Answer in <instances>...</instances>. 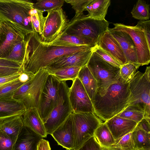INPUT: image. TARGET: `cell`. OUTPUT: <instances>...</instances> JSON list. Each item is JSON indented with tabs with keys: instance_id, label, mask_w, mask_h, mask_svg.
<instances>
[{
	"instance_id": "cell-8",
	"label": "cell",
	"mask_w": 150,
	"mask_h": 150,
	"mask_svg": "<svg viewBox=\"0 0 150 150\" xmlns=\"http://www.w3.org/2000/svg\"><path fill=\"white\" fill-rule=\"evenodd\" d=\"M72 113L74 140L73 150H78L94 136L96 130L103 122L94 112Z\"/></svg>"
},
{
	"instance_id": "cell-27",
	"label": "cell",
	"mask_w": 150,
	"mask_h": 150,
	"mask_svg": "<svg viewBox=\"0 0 150 150\" xmlns=\"http://www.w3.org/2000/svg\"><path fill=\"white\" fill-rule=\"evenodd\" d=\"M33 76L30 73L23 72L18 79L0 86V98L13 96L14 91Z\"/></svg>"
},
{
	"instance_id": "cell-36",
	"label": "cell",
	"mask_w": 150,
	"mask_h": 150,
	"mask_svg": "<svg viewBox=\"0 0 150 150\" xmlns=\"http://www.w3.org/2000/svg\"><path fill=\"white\" fill-rule=\"evenodd\" d=\"M117 150H134V144L132 136V132L122 137L110 147Z\"/></svg>"
},
{
	"instance_id": "cell-12",
	"label": "cell",
	"mask_w": 150,
	"mask_h": 150,
	"mask_svg": "<svg viewBox=\"0 0 150 150\" xmlns=\"http://www.w3.org/2000/svg\"><path fill=\"white\" fill-rule=\"evenodd\" d=\"M46 17L44 29L40 36L43 42L47 43L59 36L69 22L62 8L47 12Z\"/></svg>"
},
{
	"instance_id": "cell-5",
	"label": "cell",
	"mask_w": 150,
	"mask_h": 150,
	"mask_svg": "<svg viewBox=\"0 0 150 150\" xmlns=\"http://www.w3.org/2000/svg\"><path fill=\"white\" fill-rule=\"evenodd\" d=\"M86 66L96 81V93L101 96L110 85L117 82L120 77V68L104 60L94 50Z\"/></svg>"
},
{
	"instance_id": "cell-18",
	"label": "cell",
	"mask_w": 150,
	"mask_h": 150,
	"mask_svg": "<svg viewBox=\"0 0 150 150\" xmlns=\"http://www.w3.org/2000/svg\"><path fill=\"white\" fill-rule=\"evenodd\" d=\"M96 46L110 55L121 66L127 63L126 59L120 45L108 30L103 34Z\"/></svg>"
},
{
	"instance_id": "cell-28",
	"label": "cell",
	"mask_w": 150,
	"mask_h": 150,
	"mask_svg": "<svg viewBox=\"0 0 150 150\" xmlns=\"http://www.w3.org/2000/svg\"><path fill=\"white\" fill-rule=\"evenodd\" d=\"M81 67H72L59 69L46 68L49 73L54 76L59 81L67 80L73 81L77 77L79 71Z\"/></svg>"
},
{
	"instance_id": "cell-26",
	"label": "cell",
	"mask_w": 150,
	"mask_h": 150,
	"mask_svg": "<svg viewBox=\"0 0 150 150\" xmlns=\"http://www.w3.org/2000/svg\"><path fill=\"white\" fill-rule=\"evenodd\" d=\"M77 77L92 100L96 93L97 87L96 81L86 65L81 68Z\"/></svg>"
},
{
	"instance_id": "cell-44",
	"label": "cell",
	"mask_w": 150,
	"mask_h": 150,
	"mask_svg": "<svg viewBox=\"0 0 150 150\" xmlns=\"http://www.w3.org/2000/svg\"><path fill=\"white\" fill-rule=\"evenodd\" d=\"M0 67L14 68H21V65L13 61L6 58H0Z\"/></svg>"
},
{
	"instance_id": "cell-23",
	"label": "cell",
	"mask_w": 150,
	"mask_h": 150,
	"mask_svg": "<svg viewBox=\"0 0 150 150\" xmlns=\"http://www.w3.org/2000/svg\"><path fill=\"white\" fill-rule=\"evenodd\" d=\"M24 125L23 115L9 117L0 120V131L16 139Z\"/></svg>"
},
{
	"instance_id": "cell-2",
	"label": "cell",
	"mask_w": 150,
	"mask_h": 150,
	"mask_svg": "<svg viewBox=\"0 0 150 150\" xmlns=\"http://www.w3.org/2000/svg\"><path fill=\"white\" fill-rule=\"evenodd\" d=\"M130 96L129 83L120 76L117 82L110 85L103 95L96 93L91 100L93 112L105 122L118 114L129 105Z\"/></svg>"
},
{
	"instance_id": "cell-38",
	"label": "cell",
	"mask_w": 150,
	"mask_h": 150,
	"mask_svg": "<svg viewBox=\"0 0 150 150\" xmlns=\"http://www.w3.org/2000/svg\"><path fill=\"white\" fill-rule=\"evenodd\" d=\"M92 0H64L65 2L70 4L74 10L76 16L83 13L86 6Z\"/></svg>"
},
{
	"instance_id": "cell-22",
	"label": "cell",
	"mask_w": 150,
	"mask_h": 150,
	"mask_svg": "<svg viewBox=\"0 0 150 150\" xmlns=\"http://www.w3.org/2000/svg\"><path fill=\"white\" fill-rule=\"evenodd\" d=\"M26 110L23 104L13 96L0 98V120L14 116L23 115Z\"/></svg>"
},
{
	"instance_id": "cell-14",
	"label": "cell",
	"mask_w": 150,
	"mask_h": 150,
	"mask_svg": "<svg viewBox=\"0 0 150 150\" xmlns=\"http://www.w3.org/2000/svg\"><path fill=\"white\" fill-rule=\"evenodd\" d=\"M25 36L7 23L0 21V58L7 57L13 45L24 40Z\"/></svg>"
},
{
	"instance_id": "cell-33",
	"label": "cell",
	"mask_w": 150,
	"mask_h": 150,
	"mask_svg": "<svg viewBox=\"0 0 150 150\" xmlns=\"http://www.w3.org/2000/svg\"><path fill=\"white\" fill-rule=\"evenodd\" d=\"M65 2L64 0H38L33 3V8L43 12H48L61 8Z\"/></svg>"
},
{
	"instance_id": "cell-47",
	"label": "cell",
	"mask_w": 150,
	"mask_h": 150,
	"mask_svg": "<svg viewBox=\"0 0 150 150\" xmlns=\"http://www.w3.org/2000/svg\"><path fill=\"white\" fill-rule=\"evenodd\" d=\"M49 142L42 138L39 142L37 146V150H51Z\"/></svg>"
},
{
	"instance_id": "cell-4",
	"label": "cell",
	"mask_w": 150,
	"mask_h": 150,
	"mask_svg": "<svg viewBox=\"0 0 150 150\" xmlns=\"http://www.w3.org/2000/svg\"><path fill=\"white\" fill-rule=\"evenodd\" d=\"M109 25L105 19H95L83 13L74 16L62 33L84 38L97 45L103 34L108 30Z\"/></svg>"
},
{
	"instance_id": "cell-41",
	"label": "cell",
	"mask_w": 150,
	"mask_h": 150,
	"mask_svg": "<svg viewBox=\"0 0 150 150\" xmlns=\"http://www.w3.org/2000/svg\"><path fill=\"white\" fill-rule=\"evenodd\" d=\"M135 26L143 32L149 47H150V21H139Z\"/></svg>"
},
{
	"instance_id": "cell-45",
	"label": "cell",
	"mask_w": 150,
	"mask_h": 150,
	"mask_svg": "<svg viewBox=\"0 0 150 150\" xmlns=\"http://www.w3.org/2000/svg\"><path fill=\"white\" fill-rule=\"evenodd\" d=\"M23 71L6 76L0 77V86L19 78Z\"/></svg>"
},
{
	"instance_id": "cell-1",
	"label": "cell",
	"mask_w": 150,
	"mask_h": 150,
	"mask_svg": "<svg viewBox=\"0 0 150 150\" xmlns=\"http://www.w3.org/2000/svg\"><path fill=\"white\" fill-rule=\"evenodd\" d=\"M24 40L25 50L21 68L23 71L33 74L41 69L48 67L63 56L91 47L86 45L65 46L46 44L42 41L40 35L35 30L26 35Z\"/></svg>"
},
{
	"instance_id": "cell-46",
	"label": "cell",
	"mask_w": 150,
	"mask_h": 150,
	"mask_svg": "<svg viewBox=\"0 0 150 150\" xmlns=\"http://www.w3.org/2000/svg\"><path fill=\"white\" fill-rule=\"evenodd\" d=\"M136 127L150 133V121L144 118L137 124Z\"/></svg>"
},
{
	"instance_id": "cell-7",
	"label": "cell",
	"mask_w": 150,
	"mask_h": 150,
	"mask_svg": "<svg viewBox=\"0 0 150 150\" xmlns=\"http://www.w3.org/2000/svg\"><path fill=\"white\" fill-rule=\"evenodd\" d=\"M49 74L46 69H40L14 91L13 97L22 102L26 110L37 109L42 90Z\"/></svg>"
},
{
	"instance_id": "cell-32",
	"label": "cell",
	"mask_w": 150,
	"mask_h": 150,
	"mask_svg": "<svg viewBox=\"0 0 150 150\" xmlns=\"http://www.w3.org/2000/svg\"><path fill=\"white\" fill-rule=\"evenodd\" d=\"M117 115L134 121L137 124L144 117V112L137 106L129 105Z\"/></svg>"
},
{
	"instance_id": "cell-11",
	"label": "cell",
	"mask_w": 150,
	"mask_h": 150,
	"mask_svg": "<svg viewBox=\"0 0 150 150\" xmlns=\"http://www.w3.org/2000/svg\"><path fill=\"white\" fill-rule=\"evenodd\" d=\"M112 28L124 31L132 38L135 46L138 64L141 66L148 65L150 62V47L142 30L135 26L120 23H114Z\"/></svg>"
},
{
	"instance_id": "cell-43",
	"label": "cell",
	"mask_w": 150,
	"mask_h": 150,
	"mask_svg": "<svg viewBox=\"0 0 150 150\" xmlns=\"http://www.w3.org/2000/svg\"><path fill=\"white\" fill-rule=\"evenodd\" d=\"M23 71L22 68H14L0 67V77L12 75Z\"/></svg>"
},
{
	"instance_id": "cell-16",
	"label": "cell",
	"mask_w": 150,
	"mask_h": 150,
	"mask_svg": "<svg viewBox=\"0 0 150 150\" xmlns=\"http://www.w3.org/2000/svg\"><path fill=\"white\" fill-rule=\"evenodd\" d=\"M95 48L90 47L63 56L47 68L55 69L72 67H83L87 65Z\"/></svg>"
},
{
	"instance_id": "cell-21",
	"label": "cell",
	"mask_w": 150,
	"mask_h": 150,
	"mask_svg": "<svg viewBox=\"0 0 150 150\" xmlns=\"http://www.w3.org/2000/svg\"><path fill=\"white\" fill-rule=\"evenodd\" d=\"M24 125L42 137H46L47 135L44 123L36 108L25 111L23 115Z\"/></svg>"
},
{
	"instance_id": "cell-13",
	"label": "cell",
	"mask_w": 150,
	"mask_h": 150,
	"mask_svg": "<svg viewBox=\"0 0 150 150\" xmlns=\"http://www.w3.org/2000/svg\"><path fill=\"white\" fill-rule=\"evenodd\" d=\"M72 81L68 92L72 112H93L91 100L79 79L77 77Z\"/></svg>"
},
{
	"instance_id": "cell-29",
	"label": "cell",
	"mask_w": 150,
	"mask_h": 150,
	"mask_svg": "<svg viewBox=\"0 0 150 150\" xmlns=\"http://www.w3.org/2000/svg\"><path fill=\"white\" fill-rule=\"evenodd\" d=\"M94 136L102 147H110L116 142L105 122L102 123L97 128Z\"/></svg>"
},
{
	"instance_id": "cell-48",
	"label": "cell",
	"mask_w": 150,
	"mask_h": 150,
	"mask_svg": "<svg viewBox=\"0 0 150 150\" xmlns=\"http://www.w3.org/2000/svg\"><path fill=\"white\" fill-rule=\"evenodd\" d=\"M102 150H117L110 147H102Z\"/></svg>"
},
{
	"instance_id": "cell-15",
	"label": "cell",
	"mask_w": 150,
	"mask_h": 150,
	"mask_svg": "<svg viewBox=\"0 0 150 150\" xmlns=\"http://www.w3.org/2000/svg\"><path fill=\"white\" fill-rule=\"evenodd\" d=\"M51 135L59 145L67 150H74V140L72 113Z\"/></svg>"
},
{
	"instance_id": "cell-24",
	"label": "cell",
	"mask_w": 150,
	"mask_h": 150,
	"mask_svg": "<svg viewBox=\"0 0 150 150\" xmlns=\"http://www.w3.org/2000/svg\"><path fill=\"white\" fill-rule=\"evenodd\" d=\"M46 44L65 46L86 45L93 48L96 46V43L93 41L81 37L62 33L52 41Z\"/></svg>"
},
{
	"instance_id": "cell-9",
	"label": "cell",
	"mask_w": 150,
	"mask_h": 150,
	"mask_svg": "<svg viewBox=\"0 0 150 150\" xmlns=\"http://www.w3.org/2000/svg\"><path fill=\"white\" fill-rule=\"evenodd\" d=\"M69 88L66 81L59 82L56 104L44 123L47 134H51L72 113L68 96Z\"/></svg>"
},
{
	"instance_id": "cell-30",
	"label": "cell",
	"mask_w": 150,
	"mask_h": 150,
	"mask_svg": "<svg viewBox=\"0 0 150 150\" xmlns=\"http://www.w3.org/2000/svg\"><path fill=\"white\" fill-rule=\"evenodd\" d=\"M134 149L150 150V133L135 127L132 132Z\"/></svg>"
},
{
	"instance_id": "cell-10",
	"label": "cell",
	"mask_w": 150,
	"mask_h": 150,
	"mask_svg": "<svg viewBox=\"0 0 150 150\" xmlns=\"http://www.w3.org/2000/svg\"><path fill=\"white\" fill-rule=\"evenodd\" d=\"M59 82L53 75L49 74L42 90L37 110L44 123L56 104Z\"/></svg>"
},
{
	"instance_id": "cell-6",
	"label": "cell",
	"mask_w": 150,
	"mask_h": 150,
	"mask_svg": "<svg viewBox=\"0 0 150 150\" xmlns=\"http://www.w3.org/2000/svg\"><path fill=\"white\" fill-rule=\"evenodd\" d=\"M129 84L130 93L129 105L136 106L143 110L144 118L150 121V67H146L144 73L136 72Z\"/></svg>"
},
{
	"instance_id": "cell-25",
	"label": "cell",
	"mask_w": 150,
	"mask_h": 150,
	"mask_svg": "<svg viewBox=\"0 0 150 150\" xmlns=\"http://www.w3.org/2000/svg\"><path fill=\"white\" fill-rule=\"evenodd\" d=\"M110 4V0H92L85 7L87 15L90 18L97 20L105 19L108 8Z\"/></svg>"
},
{
	"instance_id": "cell-19",
	"label": "cell",
	"mask_w": 150,
	"mask_h": 150,
	"mask_svg": "<svg viewBox=\"0 0 150 150\" xmlns=\"http://www.w3.org/2000/svg\"><path fill=\"white\" fill-rule=\"evenodd\" d=\"M105 122L116 141L132 132L137 124L134 121L117 115Z\"/></svg>"
},
{
	"instance_id": "cell-40",
	"label": "cell",
	"mask_w": 150,
	"mask_h": 150,
	"mask_svg": "<svg viewBox=\"0 0 150 150\" xmlns=\"http://www.w3.org/2000/svg\"><path fill=\"white\" fill-rule=\"evenodd\" d=\"M94 51L102 59L115 66L120 68L121 66L113 57L101 49L96 46Z\"/></svg>"
},
{
	"instance_id": "cell-39",
	"label": "cell",
	"mask_w": 150,
	"mask_h": 150,
	"mask_svg": "<svg viewBox=\"0 0 150 150\" xmlns=\"http://www.w3.org/2000/svg\"><path fill=\"white\" fill-rule=\"evenodd\" d=\"M16 140L0 131V150H13Z\"/></svg>"
},
{
	"instance_id": "cell-37",
	"label": "cell",
	"mask_w": 150,
	"mask_h": 150,
	"mask_svg": "<svg viewBox=\"0 0 150 150\" xmlns=\"http://www.w3.org/2000/svg\"><path fill=\"white\" fill-rule=\"evenodd\" d=\"M137 69L132 64L126 63L120 67V76L127 83H129L136 73Z\"/></svg>"
},
{
	"instance_id": "cell-49",
	"label": "cell",
	"mask_w": 150,
	"mask_h": 150,
	"mask_svg": "<svg viewBox=\"0 0 150 150\" xmlns=\"http://www.w3.org/2000/svg\"><path fill=\"white\" fill-rule=\"evenodd\" d=\"M134 150H138L136 149H134Z\"/></svg>"
},
{
	"instance_id": "cell-35",
	"label": "cell",
	"mask_w": 150,
	"mask_h": 150,
	"mask_svg": "<svg viewBox=\"0 0 150 150\" xmlns=\"http://www.w3.org/2000/svg\"><path fill=\"white\" fill-rule=\"evenodd\" d=\"M25 50L24 40L13 45L9 55L6 59L18 62L21 65L23 61Z\"/></svg>"
},
{
	"instance_id": "cell-3",
	"label": "cell",
	"mask_w": 150,
	"mask_h": 150,
	"mask_svg": "<svg viewBox=\"0 0 150 150\" xmlns=\"http://www.w3.org/2000/svg\"><path fill=\"white\" fill-rule=\"evenodd\" d=\"M33 4L28 0H0V21L7 23L25 36L33 32L30 11Z\"/></svg>"
},
{
	"instance_id": "cell-42",
	"label": "cell",
	"mask_w": 150,
	"mask_h": 150,
	"mask_svg": "<svg viewBox=\"0 0 150 150\" xmlns=\"http://www.w3.org/2000/svg\"><path fill=\"white\" fill-rule=\"evenodd\" d=\"M78 150H102L94 136L91 137Z\"/></svg>"
},
{
	"instance_id": "cell-17",
	"label": "cell",
	"mask_w": 150,
	"mask_h": 150,
	"mask_svg": "<svg viewBox=\"0 0 150 150\" xmlns=\"http://www.w3.org/2000/svg\"><path fill=\"white\" fill-rule=\"evenodd\" d=\"M108 30L120 45L127 63L132 64L138 68L140 66L138 62L135 46L131 37L123 31L109 28Z\"/></svg>"
},
{
	"instance_id": "cell-31",
	"label": "cell",
	"mask_w": 150,
	"mask_h": 150,
	"mask_svg": "<svg viewBox=\"0 0 150 150\" xmlns=\"http://www.w3.org/2000/svg\"><path fill=\"white\" fill-rule=\"evenodd\" d=\"M150 5L143 0H138L131 11L132 16L140 21L149 20L150 17Z\"/></svg>"
},
{
	"instance_id": "cell-34",
	"label": "cell",
	"mask_w": 150,
	"mask_h": 150,
	"mask_svg": "<svg viewBox=\"0 0 150 150\" xmlns=\"http://www.w3.org/2000/svg\"><path fill=\"white\" fill-rule=\"evenodd\" d=\"M43 12L33 8L30 11L32 25L33 29L40 35L43 32L46 17L43 15Z\"/></svg>"
},
{
	"instance_id": "cell-20",
	"label": "cell",
	"mask_w": 150,
	"mask_h": 150,
	"mask_svg": "<svg viewBox=\"0 0 150 150\" xmlns=\"http://www.w3.org/2000/svg\"><path fill=\"white\" fill-rule=\"evenodd\" d=\"M43 138L24 125L16 140L13 150H37Z\"/></svg>"
}]
</instances>
